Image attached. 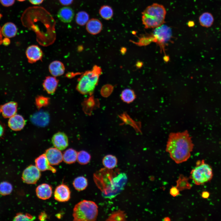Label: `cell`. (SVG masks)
I'll return each mask as SVG.
<instances>
[{"label":"cell","instance_id":"obj_1","mask_svg":"<svg viewBox=\"0 0 221 221\" xmlns=\"http://www.w3.org/2000/svg\"><path fill=\"white\" fill-rule=\"evenodd\" d=\"M193 147L192 137L186 130L169 134L166 151L173 161L177 164H180L190 158Z\"/></svg>","mask_w":221,"mask_h":221},{"label":"cell","instance_id":"obj_2","mask_svg":"<svg viewBox=\"0 0 221 221\" xmlns=\"http://www.w3.org/2000/svg\"><path fill=\"white\" fill-rule=\"evenodd\" d=\"M166 11L162 5L154 3L142 13V21L146 29L155 28L164 24Z\"/></svg>","mask_w":221,"mask_h":221},{"label":"cell","instance_id":"obj_3","mask_svg":"<svg viewBox=\"0 0 221 221\" xmlns=\"http://www.w3.org/2000/svg\"><path fill=\"white\" fill-rule=\"evenodd\" d=\"M101 68L96 65L91 70L86 72L80 77L76 89L80 93L91 95L98 83L99 76L101 74Z\"/></svg>","mask_w":221,"mask_h":221},{"label":"cell","instance_id":"obj_4","mask_svg":"<svg viewBox=\"0 0 221 221\" xmlns=\"http://www.w3.org/2000/svg\"><path fill=\"white\" fill-rule=\"evenodd\" d=\"M98 215V207L91 201L84 200L76 204L73 210V220L95 221Z\"/></svg>","mask_w":221,"mask_h":221},{"label":"cell","instance_id":"obj_5","mask_svg":"<svg viewBox=\"0 0 221 221\" xmlns=\"http://www.w3.org/2000/svg\"><path fill=\"white\" fill-rule=\"evenodd\" d=\"M196 165L191 172L190 178L197 185L203 184L210 180L213 176L210 166L204 160L198 161Z\"/></svg>","mask_w":221,"mask_h":221},{"label":"cell","instance_id":"obj_6","mask_svg":"<svg viewBox=\"0 0 221 221\" xmlns=\"http://www.w3.org/2000/svg\"><path fill=\"white\" fill-rule=\"evenodd\" d=\"M40 171L35 165H30L23 171L22 175L23 181L28 184H35L40 178Z\"/></svg>","mask_w":221,"mask_h":221},{"label":"cell","instance_id":"obj_7","mask_svg":"<svg viewBox=\"0 0 221 221\" xmlns=\"http://www.w3.org/2000/svg\"><path fill=\"white\" fill-rule=\"evenodd\" d=\"M153 34L154 39L157 42L165 43L171 39L172 36V31L169 27L163 24L155 28Z\"/></svg>","mask_w":221,"mask_h":221},{"label":"cell","instance_id":"obj_8","mask_svg":"<svg viewBox=\"0 0 221 221\" xmlns=\"http://www.w3.org/2000/svg\"><path fill=\"white\" fill-rule=\"evenodd\" d=\"M71 192L69 188L65 184H62L57 186L54 193L55 199L60 202H65L70 198Z\"/></svg>","mask_w":221,"mask_h":221},{"label":"cell","instance_id":"obj_9","mask_svg":"<svg viewBox=\"0 0 221 221\" xmlns=\"http://www.w3.org/2000/svg\"><path fill=\"white\" fill-rule=\"evenodd\" d=\"M45 154L52 165H58L63 160L62 153L60 150L55 147L48 149Z\"/></svg>","mask_w":221,"mask_h":221},{"label":"cell","instance_id":"obj_10","mask_svg":"<svg viewBox=\"0 0 221 221\" xmlns=\"http://www.w3.org/2000/svg\"><path fill=\"white\" fill-rule=\"evenodd\" d=\"M52 141L54 146L60 150L65 149L68 145V137L62 132L55 134L52 137Z\"/></svg>","mask_w":221,"mask_h":221},{"label":"cell","instance_id":"obj_11","mask_svg":"<svg viewBox=\"0 0 221 221\" xmlns=\"http://www.w3.org/2000/svg\"><path fill=\"white\" fill-rule=\"evenodd\" d=\"M26 55L29 62L33 63L41 59L42 56V52L37 45H33L28 47L26 51Z\"/></svg>","mask_w":221,"mask_h":221},{"label":"cell","instance_id":"obj_12","mask_svg":"<svg viewBox=\"0 0 221 221\" xmlns=\"http://www.w3.org/2000/svg\"><path fill=\"white\" fill-rule=\"evenodd\" d=\"M35 166L40 171L49 170L53 173L56 170L49 163L45 154L39 156L35 160Z\"/></svg>","mask_w":221,"mask_h":221},{"label":"cell","instance_id":"obj_13","mask_svg":"<svg viewBox=\"0 0 221 221\" xmlns=\"http://www.w3.org/2000/svg\"><path fill=\"white\" fill-rule=\"evenodd\" d=\"M25 124V121L23 117L19 114H15L10 118L8 124L10 128L14 131L22 129Z\"/></svg>","mask_w":221,"mask_h":221},{"label":"cell","instance_id":"obj_14","mask_svg":"<svg viewBox=\"0 0 221 221\" xmlns=\"http://www.w3.org/2000/svg\"><path fill=\"white\" fill-rule=\"evenodd\" d=\"M74 15L73 10L68 6L60 8L57 14V16L59 20L65 23L70 22L73 20Z\"/></svg>","mask_w":221,"mask_h":221},{"label":"cell","instance_id":"obj_15","mask_svg":"<svg viewBox=\"0 0 221 221\" xmlns=\"http://www.w3.org/2000/svg\"><path fill=\"white\" fill-rule=\"evenodd\" d=\"M17 104L14 102L11 101L2 105L0 107V112L6 118H10L16 114Z\"/></svg>","mask_w":221,"mask_h":221},{"label":"cell","instance_id":"obj_16","mask_svg":"<svg viewBox=\"0 0 221 221\" xmlns=\"http://www.w3.org/2000/svg\"><path fill=\"white\" fill-rule=\"evenodd\" d=\"M36 192L37 196L39 198L45 200L51 197L52 194V188L48 184H43L37 187Z\"/></svg>","mask_w":221,"mask_h":221},{"label":"cell","instance_id":"obj_17","mask_svg":"<svg viewBox=\"0 0 221 221\" xmlns=\"http://www.w3.org/2000/svg\"><path fill=\"white\" fill-rule=\"evenodd\" d=\"M103 25L101 22L96 18H92L89 20L86 24V29L90 34L96 35L101 31Z\"/></svg>","mask_w":221,"mask_h":221},{"label":"cell","instance_id":"obj_18","mask_svg":"<svg viewBox=\"0 0 221 221\" xmlns=\"http://www.w3.org/2000/svg\"><path fill=\"white\" fill-rule=\"evenodd\" d=\"M32 122L34 124L39 126H45L48 123L49 116L45 112H37L33 115L31 118Z\"/></svg>","mask_w":221,"mask_h":221},{"label":"cell","instance_id":"obj_19","mask_svg":"<svg viewBox=\"0 0 221 221\" xmlns=\"http://www.w3.org/2000/svg\"><path fill=\"white\" fill-rule=\"evenodd\" d=\"M58 84V81L55 77L48 76L45 79L43 87L46 91L49 94H52L55 91Z\"/></svg>","mask_w":221,"mask_h":221},{"label":"cell","instance_id":"obj_20","mask_svg":"<svg viewBox=\"0 0 221 221\" xmlns=\"http://www.w3.org/2000/svg\"><path fill=\"white\" fill-rule=\"evenodd\" d=\"M49 70L52 76L57 77L62 75L64 73L65 68L64 64L60 61H54L50 64Z\"/></svg>","mask_w":221,"mask_h":221},{"label":"cell","instance_id":"obj_21","mask_svg":"<svg viewBox=\"0 0 221 221\" xmlns=\"http://www.w3.org/2000/svg\"><path fill=\"white\" fill-rule=\"evenodd\" d=\"M2 35L5 37L10 38L15 37L17 32V27L11 22L6 23L1 28Z\"/></svg>","mask_w":221,"mask_h":221},{"label":"cell","instance_id":"obj_22","mask_svg":"<svg viewBox=\"0 0 221 221\" xmlns=\"http://www.w3.org/2000/svg\"><path fill=\"white\" fill-rule=\"evenodd\" d=\"M200 25L203 27L209 28L211 27L214 22V18L212 14L210 12L203 13L199 17Z\"/></svg>","mask_w":221,"mask_h":221},{"label":"cell","instance_id":"obj_23","mask_svg":"<svg viewBox=\"0 0 221 221\" xmlns=\"http://www.w3.org/2000/svg\"><path fill=\"white\" fill-rule=\"evenodd\" d=\"M77 153L75 149H69L65 150L63 154V160L68 164L73 163L77 160Z\"/></svg>","mask_w":221,"mask_h":221},{"label":"cell","instance_id":"obj_24","mask_svg":"<svg viewBox=\"0 0 221 221\" xmlns=\"http://www.w3.org/2000/svg\"><path fill=\"white\" fill-rule=\"evenodd\" d=\"M103 165L107 168L112 169L115 168L117 165V159L114 156L107 155L103 159Z\"/></svg>","mask_w":221,"mask_h":221},{"label":"cell","instance_id":"obj_25","mask_svg":"<svg viewBox=\"0 0 221 221\" xmlns=\"http://www.w3.org/2000/svg\"><path fill=\"white\" fill-rule=\"evenodd\" d=\"M74 187L76 190L80 191L85 189L87 187L88 182L87 179L83 176H79L76 178L73 182Z\"/></svg>","mask_w":221,"mask_h":221},{"label":"cell","instance_id":"obj_26","mask_svg":"<svg viewBox=\"0 0 221 221\" xmlns=\"http://www.w3.org/2000/svg\"><path fill=\"white\" fill-rule=\"evenodd\" d=\"M188 180V179L187 177L182 174L180 175L176 181V187L180 191L190 189L192 185L189 183Z\"/></svg>","mask_w":221,"mask_h":221},{"label":"cell","instance_id":"obj_27","mask_svg":"<svg viewBox=\"0 0 221 221\" xmlns=\"http://www.w3.org/2000/svg\"><path fill=\"white\" fill-rule=\"evenodd\" d=\"M136 96L134 91L129 88L123 90L121 95L122 100L126 103H130L133 102L135 99Z\"/></svg>","mask_w":221,"mask_h":221},{"label":"cell","instance_id":"obj_28","mask_svg":"<svg viewBox=\"0 0 221 221\" xmlns=\"http://www.w3.org/2000/svg\"><path fill=\"white\" fill-rule=\"evenodd\" d=\"M99 13L101 17L106 20L111 19L113 15L112 9L107 5L102 6L99 10Z\"/></svg>","mask_w":221,"mask_h":221},{"label":"cell","instance_id":"obj_29","mask_svg":"<svg viewBox=\"0 0 221 221\" xmlns=\"http://www.w3.org/2000/svg\"><path fill=\"white\" fill-rule=\"evenodd\" d=\"M75 19L77 24L83 26L86 24L89 20V15L86 12L80 11L77 14Z\"/></svg>","mask_w":221,"mask_h":221},{"label":"cell","instance_id":"obj_30","mask_svg":"<svg viewBox=\"0 0 221 221\" xmlns=\"http://www.w3.org/2000/svg\"><path fill=\"white\" fill-rule=\"evenodd\" d=\"M91 156L87 152L81 150L77 153V160L78 163L81 165H86L90 161Z\"/></svg>","mask_w":221,"mask_h":221},{"label":"cell","instance_id":"obj_31","mask_svg":"<svg viewBox=\"0 0 221 221\" xmlns=\"http://www.w3.org/2000/svg\"><path fill=\"white\" fill-rule=\"evenodd\" d=\"M126 214L124 212L118 210L111 214L106 220L125 221L126 220Z\"/></svg>","mask_w":221,"mask_h":221},{"label":"cell","instance_id":"obj_32","mask_svg":"<svg viewBox=\"0 0 221 221\" xmlns=\"http://www.w3.org/2000/svg\"><path fill=\"white\" fill-rule=\"evenodd\" d=\"M13 190L12 185L7 181H3L0 183V194L6 196L10 194Z\"/></svg>","mask_w":221,"mask_h":221},{"label":"cell","instance_id":"obj_33","mask_svg":"<svg viewBox=\"0 0 221 221\" xmlns=\"http://www.w3.org/2000/svg\"><path fill=\"white\" fill-rule=\"evenodd\" d=\"M35 217L28 214L19 213L17 214L14 218V221H33L35 219Z\"/></svg>","mask_w":221,"mask_h":221},{"label":"cell","instance_id":"obj_34","mask_svg":"<svg viewBox=\"0 0 221 221\" xmlns=\"http://www.w3.org/2000/svg\"><path fill=\"white\" fill-rule=\"evenodd\" d=\"M114 89L113 86L110 84H107L102 87L100 93L101 95L105 97L110 96L112 93Z\"/></svg>","mask_w":221,"mask_h":221},{"label":"cell","instance_id":"obj_35","mask_svg":"<svg viewBox=\"0 0 221 221\" xmlns=\"http://www.w3.org/2000/svg\"><path fill=\"white\" fill-rule=\"evenodd\" d=\"M95 100L93 96H91L83 102V110L87 113L88 110H91L94 107Z\"/></svg>","mask_w":221,"mask_h":221},{"label":"cell","instance_id":"obj_36","mask_svg":"<svg viewBox=\"0 0 221 221\" xmlns=\"http://www.w3.org/2000/svg\"><path fill=\"white\" fill-rule=\"evenodd\" d=\"M49 99L43 96H39L36 99V105L39 108L47 105Z\"/></svg>","mask_w":221,"mask_h":221},{"label":"cell","instance_id":"obj_37","mask_svg":"<svg viewBox=\"0 0 221 221\" xmlns=\"http://www.w3.org/2000/svg\"><path fill=\"white\" fill-rule=\"evenodd\" d=\"M15 0H0V2L3 6L9 7L13 5Z\"/></svg>","mask_w":221,"mask_h":221},{"label":"cell","instance_id":"obj_38","mask_svg":"<svg viewBox=\"0 0 221 221\" xmlns=\"http://www.w3.org/2000/svg\"><path fill=\"white\" fill-rule=\"evenodd\" d=\"M170 195L173 196L175 197L180 194V191L176 186H172L170 190Z\"/></svg>","mask_w":221,"mask_h":221},{"label":"cell","instance_id":"obj_39","mask_svg":"<svg viewBox=\"0 0 221 221\" xmlns=\"http://www.w3.org/2000/svg\"><path fill=\"white\" fill-rule=\"evenodd\" d=\"M73 0H59L60 3L62 5L67 6L71 4Z\"/></svg>","mask_w":221,"mask_h":221},{"label":"cell","instance_id":"obj_40","mask_svg":"<svg viewBox=\"0 0 221 221\" xmlns=\"http://www.w3.org/2000/svg\"><path fill=\"white\" fill-rule=\"evenodd\" d=\"M47 218V215L45 212H41L38 216L39 219L41 221L45 220Z\"/></svg>","mask_w":221,"mask_h":221},{"label":"cell","instance_id":"obj_41","mask_svg":"<svg viewBox=\"0 0 221 221\" xmlns=\"http://www.w3.org/2000/svg\"><path fill=\"white\" fill-rule=\"evenodd\" d=\"M44 0H29V2L34 5H39Z\"/></svg>","mask_w":221,"mask_h":221},{"label":"cell","instance_id":"obj_42","mask_svg":"<svg viewBox=\"0 0 221 221\" xmlns=\"http://www.w3.org/2000/svg\"><path fill=\"white\" fill-rule=\"evenodd\" d=\"M10 42V41L9 38L5 37L2 40V43L4 45H9Z\"/></svg>","mask_w":221,"mask_h":221},{"label":"cell","instance_id":"obj_43","mask_svg":"<svg viewBox=\"0 0 221 221\" xmlns=\"http://www.w3.org/2000/svg\"><path fill=\"white\" fill-rule=\"evenodd\" d=\"M209 193L207 192H203L202 194V197L204 198H207L209 197Z\"/></svg>","mask_w":221,"mask_h":221},{"label":"cell","instance_id":"obj_44","mask_svg":"<svg viewBox=\"0 0 221 221\" xmlns=\"http://www.w3.org/2000/svg\"><path fill=\"white\" fill-rule=\"evenodd\" d=\"M4 129L3 126L0 124V137H1L3 133Z\"/></svg>","mask_w":221,"mask_h":221},{"label":"cell","instance_id":"obj_45","mask_svg":"<svg viewBox=\"0 0 221 221\" xmlns=\"http://www.w3.org/2000/svg\"><path fill=\"white\" fill-rule=\"evenodd\" d=\"M2 35L1 32V28L0 27V45L2 43Z\"/></svg>","mask_w":221,"mask_h":221},{"label":"cell","instance_id":"obj_46","mask_svg":"<svg viewBox=\"0 0 221 221\" xmlns=\"http://www.w3.org/2000/svg\"><path fill=\"white\" fill-rule=\"evenodd\" d=\"M165 219H166V220H165V221H169L170 220L169 218L168 217H166L165 218Z\"/></svg>","mask_w":221,"mask_h":221},{"label":"cell","instance_id":"obj_47","mask_svg":"<svg viewBox=\"0 0 221 221\" xmlns=\"http://www.w3.org/2000/svg\"><path fill=\"white\" fill-rule=\"evenodd\" d=\"M17 0L19 1H20V2H23V1H25L26 0Z\"/></svg>","mask_w":221,"mask_h":221},{"label":"cell","instance_id":"obj_48","mask_svg":"<svg viewBox=\"0 0 221 221\" xmlns=\"http://www.w3.org/2000/svg\"><path fill=\"white\" fill-rule=\"evenodd\" d=\"M2 14H0V19L2 17Z\"/></svg>","mask_w":221,"mask_h":221}]
</instances>
